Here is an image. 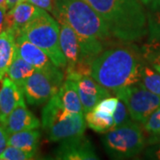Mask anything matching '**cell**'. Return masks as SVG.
<instances>
[{
  "instance_id": "cell-28",
  "label": "cell",
  "mask_w": 160,
  "mask_h": 160,
  "mask_svg": "<svg viewBox=\"0 0 160 160\" xmlns=\"http://www.w3.org/2000/svg\"><path fill=\"white\" fill-rule=\"evenodd\" d=\"M145 158L160 160V143H155L145 150Z\"/></svg>"
},
{
  "instance_id": "cell-16",
  "label": "cell",
  "mask_w": 160,
  "mask_h": 160,
  "mask_svg": "<svg viewBox=\"0 0 160 160\" xmlns=\"http://www.w3.org/2000/svg\"><path fill=\"white\" fill-rule=\"evenodd\" d=\"M56 94L61 104L67 111L71 113L84 112L78 94L77 81L65 79Z\"/></svg>"
},
{
  "instance_id": "cell-13",
  "label": "cell",
  "mask_w": 160,
  "mask_h": 160,
  "mask_svg": "<svg viewBox=\"0 0 160 160\" xmlns=\"http://www.w3.org/2000/svg\"><path fill=\"white\" fill-rule=\"evenodd\" d=\"M8 134L18 132L39 128L40 122L34 114L27 109L26 104L19 105L12 111L2 124Z\"/></svg>"
},
{
  "instance_id": "cell-20",
  "label": "cell",
  "mask_w": 160,
  "mask_h": 160,
  "mask_svg": "<svg viewBox=\"0 0 160 160\" xmlns=\"http://www.w3.org/2000/svg\"><path fill=\"white\" fill-rule=\"evenodd\" d=\"M85 119L86 126L100 133H105L115 127L113 115L104 114L95 109L85 113Z\"/></svg>"
},
{
  "instance_id": "cell-7",
  "label": "cell",
  "mask_w": 160,
  "mask_h": 160,
  "mask_svg": "<svg viewBox=\"0 0 160 160\" xmlns=\"http://www.w3.org/2000/svg\"><path fill=\"white\" fill-rule=\"evenodd\" d=\"M63 79L64 73L58 67L50 70L35 69L34 73L25 80L21 90L29 104L41 105L59 91Z\"/></svg>"
},
{
  "instance_id": "cell-25",
  "label": "cell",
  "mask_w": 160,
  "mask_h": 160,
  "mask_svg": "<svg viewBox=\"0 0 160 160\" xmlns=\"http://www.w3.org/2000/svg\"><path fill=\"white\" fill-rule=\"evenodd\" d=\"M118 98L117 97H109L104 98L101 102L97 103V105L92 109H95L97 111H100L102 113L108 115H114L115 110L117 108V105L118 102Z\"/></svg>"
},
{
  "instance_id": "cell-34",
  "label": "cell",
  "mask_w": 160,
  "mask_h": 160,
  "mask_svg": "<svg viewBox=\"0 0 160 160\" xmlns=\"http://www.w3.org/2000/svg\"><path fill=\"white\" fill-rule=\"evenodd\" d=\"M0 6L6 7V0H0Z\"/></svg>"
},
{
  "instance_id": "cell-15",
  "label": "cell",
  "mask_w": 160,
  "mask_h": 160,
  "mask_svg": "<svg viewBox=\"0 0 160 160\" xmlns=\"http://www.w3.org/2000/svg\"><path fill=\"white\" fill-rule=\"evenodd\" d=\"M60 24V46L67 60L66 69H71L78 62L80 56V45L78 35L69 25Z\"/></svg>"
},
{
  "instance_id": "cell-12",
  "label": "cell",
  "mask_w": 160,
  "mask_h": 160,
  "mask_svg": "<svg viewBox=\"0 0 160 160\" xmlns=\"http://www.w3.org/2000/svg\"><path fill=\"white\" fill-rule=\"evenodd\" d=\"M25 104L21 88L8 77L4 78L0 88V124H3L13 109Z\"/></svg>"
},
{
  "instance_id": "cell-10",
  "label": "cell",
  "mask_w": 160,
  "mask_h": 160,
  "mask_svg": "<svg viewBox=\"0 0 160 160\" xmlns=\"http://www.w3.org/2000/svg\"><path fill=\"white\" fill-rule=\"evenodd\" d=\"M84 114L93 109L104 98L111 96L110 91L99 84L92 76H84L77 81Z\"/></svg>"
},
{
  "instance_id": "cell-21",
  "label": "cell",
  "mask_w": 160,
  "mask_h": 160,
  "mask_svg": "<svg viewBox=\"0 0 160 160\" xmlns=\"http://www.w3.org/2000/svg\"><path fill=\"white\" fill-rule=\"evenodd\" d=\"M140 83L149 92L160 95V73L152 67L143 65Z\"/></svg>"
},
{
  "instance_id": "cell-32",
  "label": "cell",
  "mask_w": 160,
  "mask_h": 160,
  "mask_svg": "<svg viewBox=\"0 0 160 160\" xmlns=\"http://www.w3.org/2000/svg\"><path fill=\"white\" fill-rule=\"evenodd\" d=\"M149 62H150L151 67L156 69L158 73H160V54L154 57L153 59H151L149 61Z\"/></svg>"
},
{
  "instance_id": "cell-5",
  "label": "cell",
  "mask_w": 160,
  "mask_h": 160,
  "mask_svg": "<svg viewBox=\"0 0 160 160\" xmlns=\"http://www.w3.org/2000/svg\"><path fill=\"white\" fill-rule=\"evenodd\" d=\"M42 126L49 141L59 142L68 138L84 134L86 122L84 112L67 111L55 93L42 109Z\"/></svg>"
},
{
  "instance_id": "cell-29",
  "label": "cell",
  "mask_w": 160,
  "mask_h": 160,
  "mask_svg": "<svg viewBox=\"0 0 160 160\" xmlns=\"http://www.w3.org/2000/svg\"><path fill=\"white\" fill-rule=\"evenodd\" d=\"M8 137L9 134L6 132V128L0 124V155L3 153V151L8 146Z\"/></svg>"
},
{
  "instance_id": "cell-6",
  "label": "cell",
  "mask_w": 160,
  "mask_h": 160,
  "mask_svg": "<svg viewBox=\"0 0 160 160\" xmlns=\"http://www.w3.org/2000/svg\"><path fill=\"white\" fill-rule=\"evenodd\" d=\"M102 141L105 151L113 159L132 158L142 151L147 143L139 123L132 119L105 132Z\"/></svg>"
},
{
  "instance_id": "cell-31",
  "label": "cell",
  "mask_w": 160,
  "mask_h": 160,
  "mask_svg": "<svg viewBox=\"0 0 160 160\" xmlns=\"http://www.w3.org/2000/svg\"><path fill=\"white\" fill-rule=\"evenodd\" d=\"M6 7L0 6V33L6 30Z\"/></svg>"
},
{
  "instance_id": "cell-35",
  "label": "cell",
  "mask_w": 160,
  "mask_h": 160,
  "mask_svg": "<svg viewBox=\"0 0 160 160\" xmlns=\"http://www.w3.org/2000/svg\"><path fill=\"white\" fill-rule=\"evenodd\" d=\"M22 1H23V0H22Z\"/></svg>"
},
{
  "instance_id": "cell-2",
  "label": "cell",
  "mask_w": 160,
  "mask_h": 160,
  "mask_svg": "<svg viewBox=\"0 0 160 160\" xmlns=\"http://www.w3.org/2000/svg\"><path fill=\"white\" fill-rule=\"evenodd\" d=\"M102 19L112 38L132 43L148 35L147 11L141 0H86Z\"/></svg>"
},
{
  "instance_id": "cell-26",
  "label": "cell",
  "mask_w": 160,
  "mask_h": 160,
  "mask_svg": "<svg viewBox=\"0 0 160 160\" xmlns=\"http://www.w3.org/2000/svg\"><path fill=\"white\" fill-rule=\"evenodd\" d=\"M113 117H114L115 127L121 126L127 122L128 120H130L129 119L130 114H129V111L126 107V103L120 99L118 100V102Z\"/></svg>"
},
{
  "instance_id": "cell-1",
  "label": "cell",
  "mask_w": 160,
  "mask_h": 160,
  "mask_svg": "<svg viewBox=\"0 0 160 160\" xmlns=\"http://www.w3.org/2000/svg\"><path fill=\"white\" fill-rule=\"evenodd\" d=\"M143 65L142 54L134 46H119L103 51L95 58L92 77L114 93L139 83Z\"/></svg>"
},
{
  "instance_id": "cell-8",
  "label": "cell",
  "mask_w": 160,
  "mask_h": 160,
  "mask_svg": "<svg viewBox=\"0 0 160 160\" xmlns=\"http://www.w3.org/2000/svg\"><path fill=\"white\" fill-rule=\"evenodd\" d=\"M114 93L126 103L132 119L140 124H143L160 107V95L147 90L140 82Z\"/></svg>"
},
{
  "instance_id": "cell-24",
  "label": "cell",
  "mask_w": 160,
  "mask_h": 160,
  "mask_svg": "<svg viewBox=\"0 0 160 160\" xmlns=\"http://www.w3.org/2000/svg\"><path fill=\"white\" fill-rule=\"evenodd\" d=\"M143 125V130L149 136H157L160 134V107L155 110L148 118Z\"/></svg>"
},
{
  "instance_id": "cell-19",
  "label": "cell",
  "mask_w": 160,
  "mask_h": 160,
  "mask_svg": "<svg viewBox=\"0 0 160 160\" xmlns=\"http://www.w3.org/2000/svg\"><path fill=\"white\" fill-rule=\"evenodd\" d=\"M35 69H36L33 66H31L29 63L24 61L18 54L17 52L15 51L13 60L7 70L6 75L12 81H13L21 88L25 80L34 73Z\"/></svg>"
},
{
  "instance_id": "cell-22",
  "label": "cell",
  "mask_w": 160,
  "mask_h": 160,
  "mask_svg": "<svg viewBox=\"0 0 160 160\" xmlns=\"http://www.w3.org/2000/svg\"><path fill=\"white\" fill-rule=\"evenodd\" d=\"M147 22L148 42L160 41V6L153 10H147Z\"/></svg>"
},
{
  "instance_id": "cell-18",
  "label": "cell",
  "mask_w": 160,
  "mask_h": 160,
  "mask_svg": "<svg viewBox=\"0 0 160 160\" xmlns=\"http://www.w3.org/2000/svg\"><path fill=\"white\" fill-rule=\"evenodd\" d=\"M40 132L37 129L18 132L9 134L8 145L36 153L39 143Z\"/></svg>"
},
{
  "instance_id": "cell-3",
  "label": "cell",
  "mask_w": 160,
  "mask_h": 160,
  "mask_svg": "<svg viewBox=\"0 0 160 160\" xmlns=\"http://www.w3.org/2000/svg\"><path fill=\"white\" fill-rule=\"evenodd\" d=\"M52 13L58 22L74 29L79 43L112 38L102 19L86 0H54Z\"/></svg>"
},
{
  "instance_id": "cell-30",
  "label": "cell",
  "mask_w": 160,
  "mask_h": 160,
  "mask_svg": "<svg viewBox=\"0 0 160 160\" xmlns=\"http://www.w3.org/2000/svg\"><path fill=\"white\" fill-rule=\"evenodd\" d=\"M147 10H153L160 6V0H141Z\"/></svg>"
},
{
  "instance_id": "cell-14",
  "label": "cell",
  "mask_w": 160,
  "mask_h": 160,
  "mask_svg": "<svg viewBox=\"0 0 160 160\" xmlns=\"http://www.w3.org/2000/svg\"><path fill=\"white\" fill-rule=\"evenodd\" d=\"M39 7L27 1H21L6 13V28L12 29L15 35L35 17Z\"/></svg>"
},
{
  "instance_id": "cell-11",
  "label": "cell",
  "mask_w": 160,
  "mask_h": 160,
  "mask_svg": "<svg viewBox=\"0 0 160 160\" xmlns=\"http://www.w3.org/2000/svg\"><path fill=\"white\" fill-rule=\"evenodd\" d=\"M16 52L24 61L33 66L36 69L50 70L55 66L46 52L21 36H15Z\"/></svg>"
},
{
  "instance_id": "cell-23",
  "label": "cell",
  "mask_w": 160,
  "mask_h": 160,
  "mask_svg": "<svg viewBox=\"0 0 160 160\" xmlns=\"http://www.w3.org/2000/svg\"><path fill=\"white\" fill-rule=\"evenodd\" d=\"M35 157L36 153L8 145L0 155V160H29L33 159Z\"/></svg>"
},
{
  "instance_id": "cell-33",
  "label": "cell",
  "mask_w": 160,
  "mask_h": 160,
  "mask_svg": "<svg viewBox=\"0 0 160 160\" xmlns=\"http://www.w3.org/2000/svg\"><path fill=\"white\" fill-rule=\"evenodd\" d=\"M147 142L150 144H155V143H160V134L157 136H151L149 140L147 141Z\"/></svg>"
},
{
  "instance_id": "cell-4",
  "label": "cell",
  "mask_w": 160,
  "mask_h": 160,
  "mask_svg": "<svg viewBox=\"0 0 160 160\" xmlns=\"http://www.w3.org/2000/svg\"><path fill=\"white\" fill-rule=\"evenodd\" d=\"M15 36H21L46 52L52 62L60 69L67 67V60L60 46V24L39 8L35 17Z\"/></svg>"
},
{
  "instance_id": "cell-9",
  "label": "cell",
  "mask_w": 160,
  "mask_h": 160,
  "mask_svg": "<svg viewBox=\"0 0 160 160\" xmlns=\"http://www.w3.org/2000/svg\"><path fill=\"white\" fill-rule=\"evenodd\" d=\"M54 158L60 160H96L97 154L90 140L84 134L59 142Z\"/></svg>"
},
{
  "instance_id": "cell-27",
  "label": "cell",
  "mask_w": 160,
  "mask_h": 160,
  "mask_svg": "<svg viewBox=\"0 0 160 160\" xmlns=\"http://www.w3.org/2000/svg\"><path fill=\"white\" fill-rule=\"evenodd\" d=\"M23 1H27L37 7H39L41 9H44L50 12H52L53 11L54 0H23Z\"/></svg>"
},
{
  "instance_id": "cell-17",
  "label": "cell",
  "mask_w": 160,
  "mask_h": 160,
  "mask_svg": "<svg viewBox=\"0 0 160 160\" xmlns=\"http://www.w3.org/2000/svg\"><path fill=\"white\" fill-rule=\"evenodd\" d=\"M16 51L15 33L12 29H6L0 33V81L7 73Z\"/></svg>"
}]
</instances>
